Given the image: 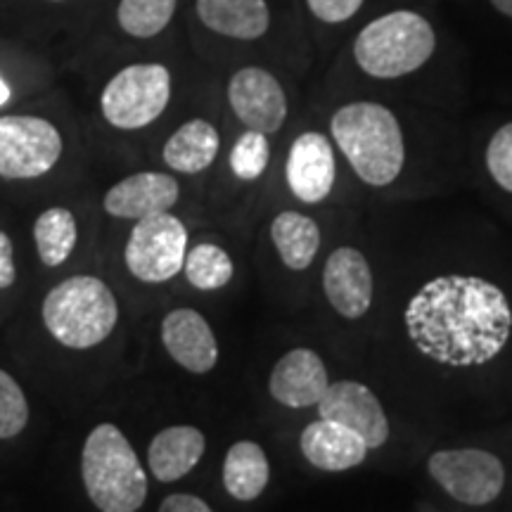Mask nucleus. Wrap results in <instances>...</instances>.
I'll return each instance as SVG.
<instances>
[{"label": "nucleus", "mask_w": 512, "mask_h": 512, "mask_svg": "<svg viewBox=\"0 0 512 512\" xmlns=\"http://www.w3.org/2000/svg\"><path fill=\"white\" fill-rule=\"evenodd\" d=\"M323 420L337 422L361 437L368 448H380L389 439V420L382 403L366 384L342 380L328 384L325 394L316 403Z\"/></svg>", "instance_id": "9b49d317"}, {"label": "nucleus", "mask_w": 512, "mask_h": 512, "mask_svg": "<svg viewBox=\"0 0 512 512\" xmlns=\"http://www.w3.org/2000/svg\"><path fill=\"white\" fill-rule=\"evenodd\" d=\"M491 8L496 12H501L503 17H510L512 19V0H489Z\"/></svg>", "instance_id": "2f4dec72"}, {"label": "nucleus", "mask_w": 512, "mask_h": 512, "mask_svg": "<svg viewBox=\"0 0 512 512\" xmlns=\"http://www.w3.org/2000/svg\"><path fill=\"white\" fill-rule=\"evenodd\" d=\"M304 458L323 472H344L366 460L370 448L347 427L330 420H316L299 437Z\"/></svg>", "instance_id": "f3484780"}, {"label": "nucleus", "mask_w": 512, "mask_h": 512, "mask_svg": "<svg viewBox=\"0 0 512 512\" xmlns=\"http://www.w3.org/2000/svg\"><path fill=\"white\" fill-rule=\"evenodd\" d=\"M178 0H119L117 24L131 38H155L169 27Z\"/></svg>", "instance_id": "b1692460"}, {"label": "nucleus", "mask_w": 512, "mask_h": 512, "mask_svg": "<svg viewBox=\"0 0 512 512\" xmlns=\"http://www.w3.org/2000/svg\"><path fill=\"white\" fill-rule=\"evenodd\" d=\"M484 162L498 188L512 192V121L503 124L491 136L489 145H486Z\"/></svg>", "instance_id": "cd10ccee"}, {"label": "nucleus", "mask_w": 512, "mask_h": 512, "mask_svg": "<svg viewBox=\"0 0 512 512\" xmlns=\"http://www.w3.org/2000/svg\"><path fill=\"white\" fill-rule=\"evenodd\" d=\"M439 36L430 17L399 8L363 24L354 38L351 55L370 79L394 81L425 67L437 53Z\"/></svg>", "instance_id": "7ed1b4c3"}, {"label": "nucleus", "mask_w": 512, "mask_h": 512, "mask_svg": "<svg viewBox=\"0 0 512 512\" xmlns=\"http://www.w3.org/2000/svg\"><path fill=\"white\" fill-rule=\"evenodd\" d=\"M427 470L448 496L465 505L494 503L505 486L503 460L482 448H448L432 453Z\"/></svg>", "instance_id": "1a4fd4ad"}, {"label": "nucleus", "mask_w": 512, "mask_h": 512, "mask_svg": "<svg viewBox=\"0 0 512 512\" xmlns=\"http://www.w3.org/2000/svg\"><path fill=\"white\" fill-rule=\"evenodd\" d=\"M188 254V230L178 216L155 214L136 221L126 240L124 261L140 283L159 285L183 273Z\"/></svg>", "instance_id": "0eeeda50"}, {"label": "nucleus", "mask_w": 512, "mask_h": 512, "mask_svg": "<svg viewBox=\"0 0 512 512\" xmlns=\"http://www.w3.org/2000/svg\"><path fill=\"white\" fill-rule=\"evenodd\" d=\"M337 181L335 145L320 131H304L292 140L285 159V183L299 202L328 200Z\"/></svg>", "instance_id": "f8f14e48"}, {"label": "nucleus", "mask_w": 512, "mask_h": 512, "mask_svg": "<svg viewBox=\"0 0 512 512\" xmlns=\"http://www.w3.org/2000/svg\"><path fill=\"white\" fill-rule=\"evenodd\" d=\"M271 240L290 271H306L320 249V228L302 211H280L271 223Z\"/></svg>", "instance_id": "4be33fe9"}, {"label": "nucleus", "mask_w": 512, "mask_h": 512, "mask_svg": "<svg viewBox=\"0 0 512 512\" xmlns=\"http://www.w3.org/2000/svg\"><path fill=\"white\" fill-rule=\"evenodd\" d=\"M268 162H271V143H268V136L259 131H249V128L235 140L228 157L230 171L245 183L259 181L266 174Z\"/></svg>", "instance_id": "a878e982"}, {"label": "nucleus", "mask_w": 512, "mask_h": 512, "mask_svg": "<svg viewBox=\"0 0 512 512\" xmlns=\"http://www.w3.org/2000/svg\"><path fill=\"white\" fill-rule=\"evenodd\" d=\"M53 3H64V0H53Z\"/></svg>", "instance_id": "72a5a7b5"}, {"label": "nucleus", "mask_w": 512, "mask_h": 512, "mask_svg": "<svg viewBox=\"0 0 512 512\" xmlns=\"http://www.w3.org/2000/svg\"><path fill=\"white\" fill-rule=\"evenodd\" d=\"M230 110L249 131L273 136L287 121V95L271 69L259 64L235 69L226 86Z\"/></svg>", "instance_id": "9d476101"}, {"label": "nucleus", "mask_w": 512, "mask_h": 512, "mask_svg": "<svg viewBox=\"0 0 512 512\" xmlns=\"http://www.w3.org/2000/svg\"><path fill=\"white\" fill-rule=\"evenodd\" d=\"M62 133L48 119L34 114L0 117V178L31 181L46 176L60 162Z\"/></svg>", "instance_id": "6e6552de"}, {"label": "nucleus", "mask_w": 512, "mask_h": 512, "mask_svg": "<svg viewBox=\"0 0 512 512\" xmlns=\"http://www.w3.org/2000/svg\"><path fill=\"white\" fill-rule=\"evenodd\" d=\"M34 242L43 266L57 268L72 256L79 242V226L67 207H50L34 223Z\"/></svg>", "instance_id": "5701e85b"}, {"label": "nucleus", "mask_w": 512, "mask_h": 512, "mask_svg": "<svg viewBox=\"0 0 512 512\" xmlns=\"http://www.w3.org/2000/svg\"><path fill=\"white\" fill-rule=\"evenodd\" d=\"M43 323L53 339L67 349L98 347L119 323V302L105 280L72 275L43 299Z\"/></svg>", "instance_id": "39448f33"}, {"label": "nucleus", "mask_w": 512, "mask_h": 512, "mask_svg": "<svg viewBox=\"0 0 512 512\" xmlns=\"http://www.w3.org/2000/svg\"><path fill=\"white\" fill-rule=\"evenodd\" d=\"M29 422V401L19 382L0 370V439L19 437Z\"/></svg>", "instance_id": "bb28decb"}, {"label": "nucleus", "mask_w": 512, "mask_h": 512, "mask_svg": "<svg viewBox=\"0 0 512 512\" xmlns=\"http://www.w3.org/2000/svg\"><path fill=\"white\" fill-rule=\"evenodd\" d=\"M183 273L192 287L202 292L221 290L233 280L235 266L228 252L211 242H200L185 254Z\"/></svg>", "instance_id": "393cba45"}, {"label": "nucleus", "mask_w": 512, "mask_h": 512, "mask_svg": "<svg viewBox=\"0 0 512 512\" xmlns=\"http://www.w3.org/2000/svg\"><path fill=\"white\" fill-rule=\"evenodd\" d=\"M271 479L266 451L256 441H238L223 460V486L235 501H254L264 494Z\"/></svg>", "instance_id": "412c9836"}, {"label": "nucleus", "mask_w": 512, "mask_h": 512, "mask_svg": "<svg viewBox=\"0 0 512 512\" xmlns=\"http://www.w3.org/2000/svg\"><path fill=\"white\" fill-rule=\"evenodd\" d=\"M162 344L183 370L204 375L219 363V342L207 318L195 309H174L162 320Z\"/></svg>", "instance_id": "2eb2a0df"}, {"label": "nucleus", "mask_w": 512, "mask_h": 512, "mask_svg": "<svg viewBox=\"0 0 512 512\" xmlns=\"http://www.w3.org/2000/svg\"><path fill=\"white\" fill-rule=\"evenodd\" d=\"M171 88H174V81L166 64H128L102 88V117L119 131H138V128L150 126L169 107Z\"/></svg>", "instance_id": "423d86ee"}, {"label": "nucleus", "mask_w": 512, "mask_h": 512, "mask_svg": "<svg viewBox=\"0 0 512 512\" xmlns=\"http://www.w3.org/2000/svg\"><path fill=\"white\" fill-rule=\"evenodd\" d=\"M221 150V136L207 119H190L178 126L171 138L164 143L162 159L171 171L185 176H195L207 171L216 162Z\"/></svg>", "instance_id": "aec40b11"}, {"label": "nucleus", "mask_w": 512, "mask_h": 512, "mask_svg": "<svg viewBox=\"0 0 512 512\" xmlns=\"http://www.w3.org/2000/svg\"><path fill=\"white\" fill-rule=\"evenodd\" d=\"M195 12L202 27L235 41H259L271 29L268 0H195Z\"/></svg>", "instance_id": "a211bd4d"}, {"label": "nucleus", "mask_w": 512, "mask_h": 512, "mask_svg": "<svg viewBox=\"0 0 512 512\" xmlns=\"http://www.w3.org/2000/svg\"><path fill=\"white\" fill-rule=\"evenodd\" d=\"M204 451H207V437H204L202 430L192 425H174L166 427L150 441L147 465H150V472L159 482H178V479L195 470Z\"/></svg>", "instance_id": "6ab92c4d"}, {"label": "nucleus", "mask_w": 512, "mask_h": 512, "mask_svg": "<svg viewBox=\"0 0 512 512\" xmlns=\"http://www.w3.org/2000/svg\"><path fill=\"white\" fill-rule=\"evenodd\" d=\"M330 140L358 181L370 188L392 185L406 166L403 128L382 102L354 100L337 107L330 119Z\"/></svg>", "instance_id": "f03ea898"}, {"label": "nucleus", "mask_w": 512, "mask_h": 512, "mask_svg": "<svg viewBox=\"0 0 512 512\" xmlns=\"http://www.w3.org/2000/svg\"><path fill=\"white\" fill-rule=\"evenodd\" d=\"M403 323L422 356L448 368H475L505 349L512 309L498 285L479 275L448 273L413 294Z\"/></svg>", "instance_id": "f257e3e1"}, {"label": "nucleus", "mask_w": 512, "mask_h": 512, "mask_svg": "<svg viewBox=\"0 0 512 512\" xmlns=\"http://www.w3.org/2000/svg\"><path fill=\"white\" fill-rule=\"evenodd\" d=\"M159 512H214L200 496L192 494H171L159 505Z\"/></svg>", "instance_id": "7c9ffc66"}, {"label": "nucleus", "mask_w": 512, "mask_h": 512, "mask_svg": "<svg viewBox=\"0 0 512 512\" xmlns=\"http://www.w3.org/2000/svg\"><path fill=\"white\" fill-rule=\"evenodd\" d=\"M330 377L323 358L313 349H292L275 363L268 392L287 408H311L328 389Z\"/></svg>", "instance_id": "dca6fc26"}, {"label": "nucleus", "mask_w": 512, "mask_h": 512, "mask_svg": "<svg viewBox=\"0 0 512 512\" xmlns=\"http://www.w3.org/2000/svg\"><path fill=\"white\" fill-rule=\"evenodd\" d=\"M363 5L366 0H306V8L323 24H347Z\"/></svg>", "instance_id": "c85d7f7f"}, {"label": "nucleus", "mask_w": 512, "mask_h": 512, "mask_svg": "<svg viewBox=\"0 0 512 512\" xmlns=\"http://www.w3.org/2000/svg\"><path fill=\"white\" fill-rule=\"evenodd\" d=\"M81 479L100 512H138L147 498L145 467L114 422H100L86 437Z\"/></svg>", "instance_id": "20e7f679"}, {"label": "nucleus", "mask_w": 512, "mask_h": 512, "mask_svg": "<svg viewBox=\"0 0 512 512\" xmlns=\"http://www.w3.org/2000/svg\"><path fill=\"white\" fill-rule=\"evenodd\" d=\"M323 292L332 309L347 320H358L373 306V271L356 247H337L323 268Z\"/></svg>", "instance_id": "ddd939ff"}, {"label": "nucleus", "mask_w": 512, "mask_h": 512, "mask_svg": "<svg viewBox=\"0 0 512 512\" xmlns=\"http://www.w3.org/2000/svg\"><path fill=\"white\" fill-rule=\"evenodd\" d=\"M178 200H181V185L174 176L164 171H140L114 183L105 192L102 207L114 219L140 221L171 211Z\"/></svg>", "instance_id": "4468645a"}, {"label": "nucleus", "mask_w": 512, "mask_h": 512, "mask_svg": "<svg viewBox=\"0 0 512 512\" xmlns=\"http://www.w3.org/2000/svg\"><path fill=\"white\" fill-rule=\"evenodd\" d=\"M8 102H10V86L0 79V107L8 105Z\"/></svg>", "instance_id": "473e14b6"}, {"label": "nucleus", "mask_w": 512, "mask_h": 512, "mask_svg": "<svg viewBox=\"0 0 512 512\" xmlns=\"http://www.w3.org/2000/svg\"><path fill=\"white\" fill-rule=\"evenodd\" d=\"M15 278V249H12V240L8 238V233L0 230V290L15 285Z\"/></svg>", "instance_id": "c756f323"}]
</instances>
